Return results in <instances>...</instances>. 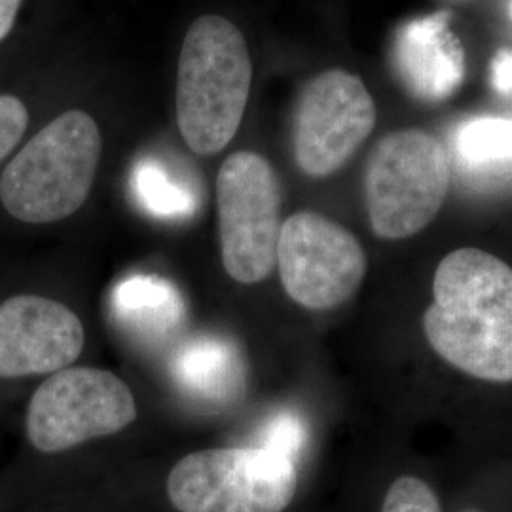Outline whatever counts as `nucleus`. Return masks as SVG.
<instances>
[{
	"label": "nucleus",
	"instance_id": "obj_1",
	"mask_svg": "<svg viewBox=\"0 0 512 512\" xmlns=\"http://www.w3.org/2000/svg\"><path fill=\"white\" fill-rule=\"evenodd\" d=\"M423 330L448 365L476 380L511 384V266L475 247L444 256Z\"/></svg>",
	"mask_w": 512,
	"mask_h": 512
},
{
	"label": "nucleus",
	"instance_id": "obj_9",
	"mask_svg": "<svg viewBox=\"0 0 512 512\" xmlns=\"http://www.w3.org/2000/svg\"><path fill=\"white\" fill-rule=\"evenodd\" d=\"M376 126V105L363 80L332 69L310 80L294 110L293 148L310 177H329L348 164Z\"/></svg>",
	"mask_w": 512,
	"mask_h": 512
},
{
	"label": "nucleus",
	"instance_id": "obj_22",
	"mask_svg": "<svg viewBox=\"0 0 512 512\" xmlns=\"http://www.w3.org/2000/svg\"><path fill=\"white\" fill-rule=\"evenodd\" d=\"M511 12H512V8H511Z\"/></svg>",
	"mask_w": 512,
	"mask_h": 512
},
{
	"label": "nucleus",
	"instance_id": "obj_18",
	"mask_svg": "<svg viewBox=\"0 0 512 512\" xmlns=\"http://www.w3.org/2000/svg\"><path fill=\"white\" fill-rule=\"evenodd\" d=\"M29 126L25 103L10 93L0 95V162L18 147Z\"/></svg>",
	"mask_w": 512,
	"mask_h": 512
},
{
	"label": "nucleus",
	"instance_id": "obj_12",
	"mask_svg": "<svg viewBox=\"0 0 512 512\" xmlns=\"http://www.w3.org/2000/svg\"><path fill=\"white\" fill-rule=\"evenodd\" d=\"M173 376L190 397L207 403L232 401L245 384L238 349L220 338L188 342L173 359Z\"/></svg>",
	"mask_w": 512,
	"mask_h": 512
},
{
	"label": "nucleus",
	"instance_id": "obj_21",
	"mask_svg": "<svg viewBox=\"0 0 512 512\" xmlns=\"http://www.w3.org/2000/svg\"><path fill=\"white\" fill-rule=\"evenodd\" d=\"M467 512H478V511H467Z\"/></svg>",
	"mask_w": 512,
	"mask_h": 512
},
{
	"label": "nucleus",
	"instance_id": "obj_3",
	"mask_svg": "<svg viewBox=\"0 0 512 512\" xmlns=\"http://www.w3.org/2000/svg\"><path fill=\"white\" fill-rule=\"evenodd\" d=\"M101 147V131L88 112L59 114L2 171V207L27 224L71 217L92 192Z\"/></svg>",
	"mask_w": 512,
	"mask_h": 512
},
{
	"label": "nucleus",
	"instance_id": "obj_20",
	"mask_svg": "<svg viewBox=\"0 0 512 512\" xmlns=\"http://www.w3.org/2000/svg\"><path fill=\"white\" fill-rule=\"evenodd\" d=\"M23 0H0V42L8 37L16 25Z\"/></svg>",
	"mask_w": 512,
	"mask_h": 512
},
{
	"label": "nucleus",
	"instance_id": "obj_19",
	"mask_svg": "<svg viewBox=\"0 0 512 512\" xmlns=\"http://www.w3.org/2000/svg\"><path fill=\"white\" fill-rule=\"evenodd\" d=\"M492 82L495 90L511 92L512 90V54H501L495 57L492 67Z\"/></svg>",
	"mask_w": 512,
	"mask_h": 512
},
{
	"label": "nucleus",
	"instance_id": "obj_17",
	"mask_svg": "<svg viewBox=\"0 0 512 512\" xmlns=\"http://www.w3.org/2000/svg\"><path fill=\"white\" fill-rule=\"evenodd\" d=\"M304 442H306V431L300 420L291 412H281L264 427L260 448L272 452L275 456L289 459L296 465L302 454Z\"/></svg>",
	"mask_w": 512,
	"mask_h": 512
},
{
	"label": "nucleus",
	"instance_id": "obj_16",
	"mask_svg": "<svg viewBox=\"0 0 512 512\" xmlns=\"http://www.w3.org/2000/svg\"><path fill=\"white\" fill-rule=\"evenodd\" d=\"M382 512H440L439 497L418 476H401L389 486Z\"/></svg>",
	"mask_w": 512,
	"mask_h": 512
},
{
	"label": "nucleus",
	"instance_id": "obj_7",
	"mask_svg": "<svg viewBox=\"0 0 512 512\" xmlns=\"http://www.w3.org/2000/svg\"><path fill=\"white\" fill-rule=\"evenodd\" d=\"M137 418L135 399L118 376L99 368H63L38 387L27 410V435L46 454L109 437Z\"/></svg>",
	"mask_w": 512,
	"mask_h": 512
},
{
	"label": "nucleus",
	"instance_id": "obj_2",
	"mask_svg": "<svg viewBox=\"0 0 512 512\" xmlns=\"http://www.w3.org/2000/svg\"><path fill=\"white\" fill-rule=\"evenodd\" d=\"M253 63L238 27L222 16L196 19L184 37L177 71V124L200 156L230 145L247 109Z\"/></svg>",
	"mask_w": 512,
	"mask_h": 512
},
{
	"label": "nucleus",
	"instance_id": "obj_6",
	"mask_svg": "<svg viewBox=\"0 0 512 512\" xmlns=\"http://www.w3.org/2000/svg\"><path fill=\"white\" fill-rule=\"evenodd\" d=\"M222 264L243 283H260L274 272L281 232V188L272 164L256 152H236L217 175Z\"/></svg>",
	"mask_w": 512,
	"mask_h": 512
},
{
	"label": "nucleus",
	"instance_id": "obj_8",
	"mask_svg": "<svg viewBox=\"0 0 512 512\" xmlns=\"http://www.w3.org/2000/svg\"><path fill=\"white\" fill-rule=\"evenodd\" d=\"M275 264L285 293L306 310H334L359 291L366 275L363 245L344 226L313 211L281 224Z\"/></svg>",
	"mask_w": 512,
	"mask_h": 512
},
{
	"label": "nucleus",
	"instance_id": "obj_10",
	"mask_svg": "<svg viewBox=\"0 0 512 512\" xmlns=\"http://www.w3.org/2000/svg\"><path fill=\"white\" fill-rule=\"evenodd\" d=\"M82 321L67 306L19 294L0 306V378L63 370L84 349Z\"/></svg>",
	"mask_w": 512,
	"mask_h": 512
},
{
	"label": "nucleus",
	"instance_id": "obj_15",
	"mask_svg": "<svg viewBox=\"0 0 512 512\" xmlns=\"http://www.w3.org/2000/svg\"><path fill=\"white\" fill-rule=\"evenodd\" d=\"M454 148L461 164L471 169L512 167V120L475 118L459 126Z\"/></svg>",
	"mask_w": 512,
	"mask_h": 512
},
{
	"label": "nucleus",
	"instance_id": "obj_5",
	"mask_svg": "<svg viewBox=\"0 0 512 512\" xmlns=\"http://www.w3.org/2000/svg\"><path fill=\"white\" fill-rule=\"evenodd\" d=\"M296 465L256 448H213L181 459L167 494L181 512H283L296 494Z\"/></svg>",
	"mask_w": 512,
	"mask_h": 512
},
{
	"label": "nucleus",
	"instance_id": "obj_11",
	"mask_svg": "<svg viewBox=\"0 0 512 512\" xmlns=\"http://www.w3.org/2000/svg\"><path fill=\"white\" fill-rule=\"evenodd\" d=\"M448 14L408 21L393 42V67L404 88L425 103L446 101L465 78V52Z\"/></svg>",
	"mask_w": 512,
	"mask_h": 512
},
{
	"label": "nucleus",
	"instance_id": "obj_4",
	"mask_svg": "<svg viewBox=\"0 0 512 512\" xmlns=\"http://www.w3.org/2000/svg\"><path fill=\"white\" fill-rule=\"evenodd\" d=\"M450 183V154L437 137L418 128L387 133L366 160L372 232L382 239L416 236L437 219Z\"/></svg>",
	"mask_w": 512,
	"mask_h": 512
},
{
	"label": "nucleus",
	"instance_id": "obj_14",
	"mask_svg": "<svg viewBox=\"0 0 512 512\" xmlns=\"http://www.w3.org/2000/svg\"><path fill=\"white\" fill-rule=\"evenodd\" d=\"M131 190L141 207L160 219H184L196 211L192 186L158 160H141L131 175Z\"/></svg>",
	"mask_w": 512,
	"mask_h": 512
},
{
	"label": "nucleus",
	"instance_id": "obj_13",
	"mask_svg": "<svg viewBox=\"0 0 512 512\" xmlns=\"http://www.w3.org/2000/svg\"><path fill=\"white\" fill-rule=\"evenodd\" d=\"M112 313L131 330L164 336L183 323V296L164 277L129 275L112 291Z\"/></svg>",
	"mask_w": 512,
	"mask_h": 512
}]
</instances>
